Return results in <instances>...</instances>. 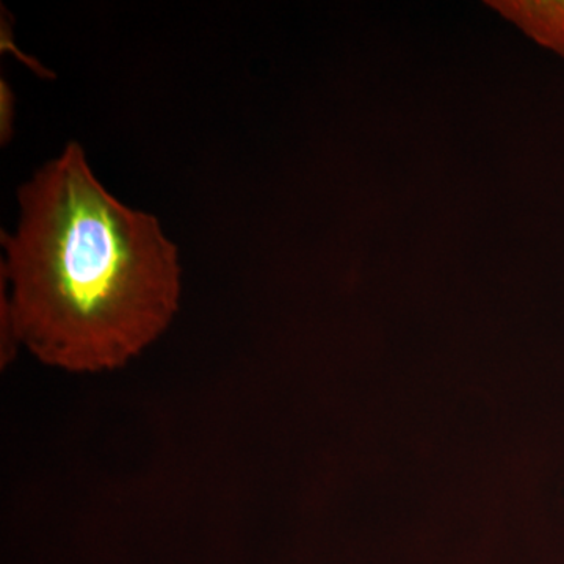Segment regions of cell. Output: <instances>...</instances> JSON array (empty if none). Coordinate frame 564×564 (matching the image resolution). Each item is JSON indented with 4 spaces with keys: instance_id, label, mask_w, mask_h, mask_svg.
Wrapping results in <instances>:
<instances>
[{
    "instance_id": "7a4b0ae2",
    "label": "cell",
    "mask_w": 564,
    "mask_h": 564,
    "mask_svg": "<svg viewBox=\"0 0 564 564\" xmlns=\"http://www.w3.org/2000/svg\"><path fill=\"white\" fill-rule=\"evenodd\" d=\"M534 40L564 55V2H488Z\"/></svg>"
},
{
    "instance_id": "277c9868",
    "label": "cell",
    "mask_w": 564,
    "mask_h": 564,
    "mask_svg": "<svg viewBox=\"0 0 564 564\" xmlns=\"http://www.w3.org/2000/svg\"><path fill=\"white\" fill-rule=\"evenodd\" d=\"M0 44H2V51L13 52V54L17 55V58H21V61L24 62L25 65L29 66V68L35 70V73L39 74V76L55 77L54 74L50 73V70L43 68V66H41L39 62L33 61V58L29 57V55L22 54V52L18 50L17 46H14L13 33H11L10 24L6 20H2V33H0Z\"/></svg>"
},
{
    "instance_id": "6da1fadb",
    "label": "cell",
    "mask_w": 564,
    "mask_h": 564,
    "mask_svg": "<svg viewBox=\"0 0 564 564\" xmlns=\"http://www.w3.org/2000/svg\"><path fill=\"white\" fill-rule=\"evenodd\" d=\"M20 220L2 232V359L17 348L69 373L121 369L180 311V252L150 212L126 206L66 143L18 191Z\"/></svg>"
},
{
    "instance_id": "3957f363",
    "label": "cell",
    "mask_w": 564,
    "mask_h": 564,
    "mask_svg": "<svg viewBox=\"0 0 564 564\" xmlns=\"http://www.w3.org/2000/svg\"><path fill=\"white\" fill-rule=\"evenodd\" d=\"M14 120V93L10 85L2 79L0 82V141L9 143L13 135Z\"/></svg>"
}]
</instances>
